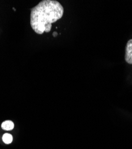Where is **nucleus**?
I'll return each instance as SVG.
<instances>
[{"mask_svg":"<svg viewBox=\"0 0 132 149\" xmlns=\"http://www.w3.org/2000/svg\"><path fill=\"white\" fill-rule=\"evenodd\" d=\"M13 10H15V11H16V9H15V8H13Z\"/></svg>","mask_w":132,"mask_h":149,"instance_id":"6","label":"nucleus"},{"mask_svg":"<svg viewBox=\"0 0 132 149\" xmlns=\"http://www.w3.org/2000/svg\"><path fill=\"white\" fill-rule=\"evenodd\" d=\"M64 14V8L57 1L43 0L31 9L30 26L37 34L51 31L52 24L60 19Z\"/></svg>","mask_w":132,"mask_h":149,"instance_id":"1","label":"nucleus"},{"mask_svg":"<svg viewBox=\"0 0 132 149\" xmlns=\"http://www.w3.org/2000/svg\"><path fill=\"white\" fill-rule=\"evenodd\" d=\"M125 60L128 64L132 65V39L127 42L126 47Z\"/></svg>","mask_w":132,"mask_h":149,"instance_id":"2","label":"nucleus"},{"mask_svg":"<svg viewBox=\"0 0 132 149\" xmlns=\"http://www.w3.org/2000/svg\"><path fill=\"white\" fill-rule=\"evenodd\" d=\"M3 141L4 143L7 144H10L13 141V136L10 134L6 133L3 136Z\"/></svg>","mask_w":132,"mask_h":149,"instance_id":"4","label":"nucleus"},{"mask_svg":"<svg viewBox=\"0 0 132 149\" xmlns=\"http://www.w3.org/2000/svg\"><path fill=\"white\" fill-rule=\"evenodd\" d=\"M53 36H54V37L57 36V33L56 32H54L53 33Z\"/></svg>","mask_w":132,"mask_h":149,"instance_id":"5","label":"nucleus"},{"mask_svg":"<svg viewBox=\"0 0 132 149\" xmlns=\"http://www.w3.org/2000/svg\"><path fill=\"white\" fill-rule=\"evenodd\" d=\"M15 127L14 123L11 120H6L1 124V128L5 131H11Z\"/></svg>","mask_w":132,"mask_h":149,"instance_id":"3","label":"nucleus"}]
</instances>
